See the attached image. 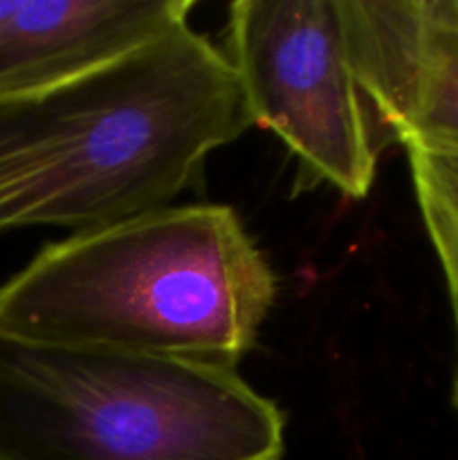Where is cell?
Returning <instances> with one entry per match:
<instances>
[{"mask_svg": "<svg viewBox=\"0 0 458 460\" xmlns=\"http://www.w3.org/2000/svg\"><path fill=\"white\" fill-rule=\"evenodd\" d=\"M251 126L225 49L189 25L0 99V232L79 234L173 205L207 157Z\"/></svg>", "mask_w": 458, "mask_h": 460, "instance_id": "1", "label": "cell"}, {"mask_svg": "<svg viewBox=\"0 0 458 460\" xmlns=\"http://www.w3.org/2000/svg\"><path fill=\"white\" fill-rule=\"evenodd\" d=\"M277 277L227 205H169L45 245L0 283V326L236 368Z\"/></svg>", "mask_w": 458, "mask_h": 460, "instance_id": "2", "label": "cell"}, {"mask_svg": "<svg viewBox=\"0 0 458 460\" xmlns=\"http://www.w3.org/2000/svg\"><path fill=\"white\" fill-rule=\"evenodd\" d=\"M286 418L232 367L0 326V460H281Z\"/></svg>", "mask_w": 458, "mask_h": 460, "instance_id": "3", "label": "cell"}, {"mask_svg": "<svg viewBox=\"0 0 458 460\" xmlns=\"http://www.w3.org/2000/svg\"><path fill=\"white\" fill-rule=\"evenodd\" d=\"M225 54L254 126L290 148L296 189L371 191L384 139L355 76L341 0H238Z\"/></svg>", "mask_w": 458, "mask_h": 460, "instance_id": "4", "label": "cell"}, {"mask_svg": "<svg viewBox=\"0 0 458 460\" xmlns=\"http://www.w3.org/2000/svg\"><path fill=\"white\" fill-rule=\"evenodd\" d=\"M341 12L386 146L458 151V0H341Z\"/></svg>", "mask_w": 458, "mask_h": 460, "instance_id": "5", "label": "cell"}, {"mask_svg": "<svg viewBox=\"0 0 458 460\" xmlns=\"http://www.w3.org/2000/svg\"><path fill=\"white\" fill-rule=\"evenodd\" d=\"M191 0H0V99L79 76L189 25Z\"/></svg>", "mask_w": 458, "mask_h": 460, "instance_id": "6", "label": "cell"}, {"mask_svg": "<svg viewBox=\"0 0 458 460\" xmlns=\"http://www.w3.org/2000/svg\"><path fill=\"white\" fill-rule=\"evenodd\" d=\"M413 189L436 259L458 261V151L409 148Z\"/></svg>", "mask_w": 458, "mask_h": 460, "instance_id": "7", "label": "cell"}, {"mask_svg": "<svg viewBox=\"0 0 458 460\" xmlns=\"http://www.w3.org/2000/svg\"><path fill=\"white\" fill-rule=\"evenodd\" d=\"M440 272L445 279V290H447L449 310H452L454 337H456V364H454V380H452V404L458 411V261L438 259Z\"/></svg>", "mask_w": 458, "mask_h": 460, "instance_id": "8", "label": "cell"}]
</instances>
